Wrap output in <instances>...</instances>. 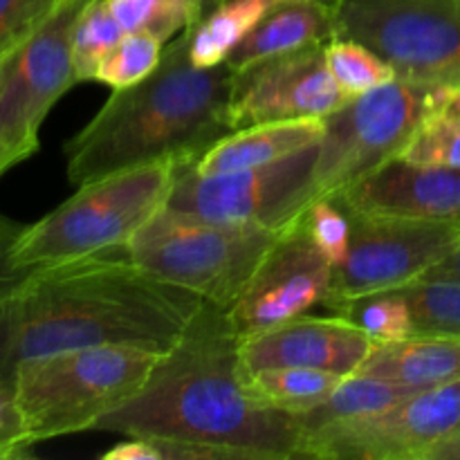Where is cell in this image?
<instances>
[{
	"mask_svg": "<svg viewBox=\"0 0 460 460\" xmlns=\"http://www.w3.org/2000/svg\"><path fill=\"white\" fill-rule=\"evenodd\" d=\"M241 337L227 310L202 301L146 385L93 431L182 443L207 460L301 458L299 416L268 407L243 380Z\"/></svg>",
	"mask_w": 460,
	"mask_h": 460,
	"instance_id": "cell-1",
	"label": "cell"
},
{
	"mask_svg": "<svg viewBox=\"0 0 460 460\" xmlns=\"http://www.w3.org/2000/svg\"><path fill=\"white\" fill-rule=\"evenodd\" d=\"M200 296L153 277L124 250L34 268L0 299V386L22 359L126 344L166 353Z\"/></svg>",
	"mask_w": 460,
	"mask_h": 460,
	"instance_id": "cell-2",
	"label": "cell"
},
{
	"mask_svg": "<svg viewBox=\"0 0 460 460\" xmlns=\"http://www.w3.org/2000/svg\"><path fill=\"white\" fill-rule=\"evenodd\" d=\"M227 63L198 67L187 30L164 45L160 66L139 84L111 94L97 115L66 144L67 180L85 184L112 171L175 160L196 164L232 133Z\"/></svg>",
	"mask_w": 460,
	"mask_h": 460,
	"instance_id": "cell-3",
	"label": "cell"
},
{
	"mask_svg": "<svg viewBox=\"0 0 460 460\" xmlns=\"http://www.w3.org/2000/svg\"><path fill=\"white\" fill-rule=\"evenodd\" d=\"M160 355L126 344L58 350L22 359L9 389L39 445L93 431L103 416L146 385Z\"/></svg>",
	"mask_w": 460,
	"mask_h": 460,
	"instance_id": "cell-4",
	"label": "cell"
},
{
	"mask_svg": "<svg viewBox=\"0 0 460 460\" xmlns=\"http://www.w3.org/2000/svg\"><path fill=\"white\" fill-rule=\"evenodd\" d=\"M180 166L175 160H157L79 184L75 196L22 227L13 243V261L22 268H40L124 250L164 209Z\"/></svg>",
	"mask_w": 460,
	"mask_h": 460,
	"instance_id": "cell-5",
	"label": "cell"
},
{
	"mask_svg": "<svg viewBox=\"0 0 460 460\" xmlns=\"http://www.w3.org/2000/svg\"><path fill=\"white\" fill-rule=\"evenodd\" d=\"M283 229L211 223L164 207L124 247L133 263L227 310Z\"/></svg>",
	"mask_w": 460,
	"mask_h": 460,
	"instance_id": "cell-6",
	"label": "cell"
},
{
	"mask_svg": "<svg viewBox=\"0 0 460 460\" xmlns=\"http://www.w3.org/2000/svg\"><path fill=\"white\" fill-rule=\"evenodd\" d=\"M458 90L395 79L349 99L323 119L310 202L340 196L382 164L402 155L418 126Z\"/></svg>",
	"mask_w": 460,
	"mask_h": 460,
	"instance_id": "cell-7",
	"label": "cell"
},
{
	"mask_svg": "<svg viewBox=\"0 0 460 460\" xmlns=\"http://www.w3.org/2000/svg\"><path fill=\"white\" fill-rule=\"evenodd\" d=\"M340 36L362 40L409 84L460 93V0H341Z\"/></svg>",
	"mask_w": 460,
	"mask_h": 460,
	"instance_id": "cell-8",
	"label": "cell"
},
{
	"mask_svg": "<svg viewBox=\"0 0 460 460\" xmlns=\"http://www.w3.org/2000/svg\"><path fill=\"white\" fill-rule=\"evenodd\" d=\"M319 142L286 160L234 173H198L180 166L166 207L180 214L238 227L286 229L310 205Z\"/></svg>",
	"mask_w": 460,
	"mask_h": 460,
	"instance_id": "cell-9",
	"label": "cell"
},
{
	"mask_svg": "<svg viewBox=\"0 0 460 460\" xmlns=\"http://www.w3.org/2000/svg\"><path fill=\"white\" fill-rule=\"evenodd\" d=\"M88 0H63L52 16L3 58L0 144L13 164L39 151V133L54 103L79 84L72 34Z\"/></svg>",
	"mask_w": 460,
	"mask_h": 460,
	"instance_id": "cell-10",
	"label": "cell"
},
{
	"mask_svg": "<svg viewBox=\"0 0 460 460\" xmlns=\"http://www.w3.org/2000/svg\"><path fill=\"white\" fill-rule=\"evenodd\" d=\"M349 254L332 268L326 308L382 290H398L443 263L458 245L460 223L349 209Z\"/></svg>",
	"mask_w": 460,
	"mask_h": 460,
	"instance_id": "cell-11",
	"label": "cell"
},
{
	"mask_svg": "<svg viewBox=\"0 0 460 460\" xmlns=\"http://www.w3.org/2000/svg\"><path fill=\"white\" fill-rule=\"evenodd\" d=\"M460 431V380L407 395L371 416L301 434V458L429 460Z\"/></svg>",
	"mask_w": 460,
	"mask_h": 460,
	"instance_id": "cell-12",
	"label": "cell"
},
{
	"mask_svg": "<svg viewBox=\"0 0 460 460\" xmlns=\"http://www.w3.org/2000/svg\"><path fill=\"white\" fill-rule=\"evenodd\" d=\"M346 102L328 72L323 45H313L234 70L227 117L232 130L263 121L326 119Z\"/></svg>",
	"mask_w": 460,
	"mask_h": 460,
	"instance_id": "cell-13",
	"label": "cell"
},
{
	"mask_svg": "<svg viewBox=\"0 0 460 460\" xmlns=\"http://www.w3.org/2000/svg\"><path fill=\"white\" fill-rule=\"evenodd\" d=\"M331 281L332 265L310 241L299 218L283 229L245 290L227 308V317L238 337L254 335L326 305Z\"/></svg>",
	"mask_w": 460,
	"mask_h": 460,
	"instance_id": "cell-14",
	"label": "cell"
},
{
	"mask_svg": "<svg viewBox=\"0 0 460 460\" xmlns=\"http://www.w3.org/2000/svg\"><path fill=\"white\" fill-rule=\"evenodd\" d=\"M373 346L376 341L341 314L314 317L308 313L241 337L238 353L243 371L317 368L349 377L362 368Z\"/></svg>",
	"mask_w": 460,
	"mask_h": 460,
	"instance_id": "cell-15",
	"label": "cell"
},
{
	"mask_svg": "<svg viewBox=\"0 0 460 460\" xmlns=\"http://www.w3.org/2000/svg\"><path fill=\"white\" fill-rule=\"evenodd\" d=\"M332 198L367 214L460 223V166H422L394 157Z\"/></svg>",
	"mask_w": 460,
	"mask_h": 460,
	"instance_id": "cell-16",
	"label": "cell"
},
{
	"mask_svg": "<svg viewBox=\"0 0 460 460\" xmlns=\"http://www.w3.org/2000/svg\"><path fill=\"white\" fill-rule=\"evenodd\" d=\"M337 34V12L328 4L319 0H274L225 63L232 70H243L263 58L326 45Z\"/></svg>",
	"mask_w": 460,
	"mask_h": 460,
	"instance_id": "cell-17",
	"label": "cell"
},
{
	"mask_svg": "<svg viewBox=\"0 0 460 460\" xmlns=\"http://www.w3.org/2000/svg\"><path fill=\"white\" fill-rule=\"evenodd\" d=\"M323 119L263 121L232 130L193 164L198 173H234L286 160L322 139Z\"/></svg>",
	"mask_w": 460,
	"mask_h": 460,
	"instance_id": "cell-18",
	"label": "cell"
},
{
	"mask_svg": "<svg viewBox=\"0 0 460 460\" xmlns=\"http://www.w3.org/2000/svg\"><path fill=\"white\" fill-rule=\"evenodd\" d=\"M358 373L418 394L460 380V340L411 335L376 344Z\"/></svg>",
	"mask_w": 460,
	"mask_h": 460,
	"instance_id": "cell-19",
	"label": "cell"
},
{
	"mask_svg": "<svg viewBox=\"0 0 460 460\" xmlns=\"http://www.w3.org/2000/svg\"><path fill=\"white\" fill-rule=\"evenodd\" d=\"M274 0H225L187 30L189 57L198 67L220 66L254 30Z\"/></svg>",
	"mask_w": 460,
	"mask_h": 460,
	"instance_id": "cell-20",
	"label": "cell"
},
{
	"mask_svg": "<svg viewBox=\"0 0 460 460\" xmlns=\"http://www.w3.org/2000/svg\"><path fill=\"white\" fill-rule=\"evenodd\" d=\"M243 380L250 394L268 407L304 416L319 407L341 385L344 376L317 368H263L243 371Z\"/></svg>",
	"mask_w": 460,
	"mask_h": 460,
	"instance_id": "cell-21",
	"label": "cell"
},
{
	"mask_svg": "<svg viewBox=\"0 0 460 460\" xmlns=\"http://www.w3.org/2000/svg\"><path fill=\"white\" fill-rule=\"evenodd\" d=\"M411 395V391L402 386L389 385V382L376 380V377L353 373L344 377L341 385L323 400L313 411L299 416L304 431L319 429V427L335 425V422L350 420V418L371 416L386 407H394L400 400Z\"/></svg>",
	"mask_w": 460,
	"mask_h": 460,
	"instance_id": "cell-22",
	"label": "cell"
},
{
	"mask_svg": "<svg viewBox=\"0 0 460 460\" xmlns=\"http://www.w3.org/2000/svg\"><path fill=\"white\" fill-rule=\"evenodd\" d=\"M398 290L411 310L416 335L460 340V277L425 274Z\"/></svg>",
	"mask_w": 460,
	"mask_h": 460,
	"instance_id": "cell-23",
	"label": "cell"
},
{
	"mask_svg": "<svg viewBox=\"0 0 460 460\" xmlns=\"http://www.w3.org/2000/svg\"><path fill=\"white\" fill-rule=\"evenodd\" d=\"M323 52L328 72L346 99H355L398 79L394 66L362 40L337 34L323 45Z\"/></svg>",
	"mask_w": 460,
	"mask_h": 460,
	"instance_id": "cell-24",
	"label": "cell"
},
{
	"mask_svg": "<svg viewBox=\"0 0 460 460\" xmlns=\"http://www.w3.org/2000/svg\"><path fill=\"white\" fill-rule=\"evenodd\" d=\"M331 313L341 314L367 332L376 344L404 340L413 332L411 310L400 290H382L337 304Z\"/></svg>",
	"mask_w": 460,
	"mask_h": 460,
	"instance_id": "cell-25",
	"label": "cell"
},
{
	"mask_svg": "<svg viewBox=\"0 0 460 460\" xmlns=\"http://www.w3.org/2000/svg\"><path fill=\"white\" fill-rule=\"evenodd\" d=\"M106 3L124 31H146L164 45L200 18V9L193 0H106Z\"/></svg>",
	"mask_w": 460,
	"mask_h": 460,
	"instance_id": "cell-26",
	"label": "cell"
},
{
	"mask_svg": "<svg viewBox=\"0 0 460 460\" xmlns=\"http://www.w3.org/2000/svg\"><path fill=\"white\" fill-rule=\"evenodd\" d=\"M402 160L422 166H460V102L452 93L409 139Z\"/></svg>",
	"mask_w": 460,
	"mask_h": 460,
	"instance_id": "cell-27",
	"label": "cell"
},
{
	"mask_svg": "<svg viewBox=\"0 0 460 460\" xmlns=\"http://www.w3.org/2000/svg\"><path fill=\"white\" fill-rule=\"evenodd\" d=\"M124 27L112 16L106 0H88L72 34V58L81 81H94L99 63L124 39Z\"/></svg>",
	"mask_w": 460,
	"mask_h": 460,
	"instance_id": "cell-28",
	"label": "cell"
},
{
	"mask_svg": "<svg viewBox=\"0 0 460 460\" xmlns=\"http://www.w3.org/2000/svg\"><path fill=\"white\" fill-rule=\"evenodd\" d=\"M164 43L146 31H126L124 39L99 63L94 81L111 85L112 90L128 88L146 79L160 66Z\"/></svg>",
	"mask_w": 460,
	"mask_h": 460,
	"instance_id": "cell-29",
	"label": "cell"
},
{
	"mask_svg": "<svg viewBox=\"0 0 460 460\" xmlns=\"http://www.w3.org/2000/svg\"><path fill=\"white\" fill-rule=\"evenodd\" d=\"M305 232L323 259L335 268L349 254L350 218L337 198H317L301 214Z\"/></svg>",
	"mask_w": 460,
	"mask_h": 460,
	"instance_id": "cell-30",
	"label": "cell"
},
{
	"mask_svg": "<svg viewBox=\"0 0 460 460\" xmlns=\"http://www.w3.org/2000/svg\"><path fill=\"white\" fill-rule=\"evenodd\" d=\"M63 0H0V57L39 30Z\"/></svg>",
	"mask_w": 460,
	"mask_h": 460,
	"instance_id": "cell-31",
	"label": "cell"
},
{
	"mask_svg": "<svg viewBox=\"0 0 460 460\" xmlns=\"http://www.w3.org/2000/svg\"><path fill=\"white\" fill-rule=\"evenodd\" d=\"M34 447L12 389L0 386V460L30 458Z\"/></svg>",
	"mask_w": 460,
	"mask_h": 460,
	"instance_id": "cell-32",
	"label": "cell"
},
{
	"mask_svg": "<svg viewBox=\"0 0 460 460\" xmlns=\"http://www.w3.org/2000/svg\"><path fill=\"white\" fill-rule=\"evenodd\" d=\"M25 225L0 216V299L13 290L34 268H22L13 261V243Z\"/></svg>",
	"mask_w": 460,
	"mask_h": 460,
	"instance_id": "cell-33",
	"label": "cell"
},
{
	"mask_svg": "<svg viewBox=\"0 0 460 460\" xmlns=\"http://www.w3.org/2000/svg\"><path fill=\"white\" fill-rule=\"evenodd\" d=\"M429 460H460V431L434 449Z\"/></svg>",
	"mask_w": 460,
	"mask_h": 460,
	"instance_id": "cell-34",
	"label": "cell"
},
{
	"mask_svg": "<svg viewBox=\"0 0 460 460\" xmlns=\"http://www.w3.org/2000/svg\"><path fill=\"white\" fill-rule=\"evenodd\" d=\"M427 274H449V277H460V238L452 254H449L443 263L436 265L434 270H429Z\"/></svg>",
	"mask_w": 460,
	"mask_h": 460,
	"instance_id": "cell-35",
	"label": "cell"
},
{
	"mask_svg": "<svg viewBox=\"0 0 460 460\" xmlns=\"http://www.w3.org/2000/svg\"><path fill=\"white\" fill-rule=\"evenodd\" d=\"M7 54H4V57H7ZM4 57H0V70H3V58ZM12 166H13V160H12V157H9L7 148H4L3 144H0V175H3L7 169H12Z\"/></svg>",
	"mask_w": 460,
	"mask_h": 460,
	"instance_id": "cell-36",
	"label": "cell"
},
{
	"mask_svg": "<svg viewBox=\"0 0 460 460\" xmlns=\"http://www.w3.org/2000/svg\"><path fill=\"white\" fill-rule=\"evenodd\" d=\"M193 3H196L198 9H200V18H202L207 12H211L214 7H218V4L225 3V0H193Z\"/></svg>",
	"mask_w": 460,
	"mask_h": 460,
	"instance_id": "cell-37",
	"label": "cell"
},
{
	"mask_svg": "<svg viewBox=\"0 0 460 460\" xmlns=\"http://www.w3.org/2000/svg\"><path fill=\"white\" fill-rule=\"evenodd\" d=\"M319 3L328 4V7H332V9H337V4H340V3H341V0H319Z\"/></svg>",
	"mask_w": 460,
	"mask_h": 460,
	"instance_id": "cell-38",
	"label": "cell"
},
{
	"mask_svg": "<svg viewBox=\"0 0 460 460\" xmlns=\"http://www.w3.org/2000/svg\"><path fill=\"white\" fill-rule=\"evenodd\" d=\"M4 389H7V386H4Z\"/></svg>",
	"mask_w": 460,
	"mask_h": 460,
	"instance_id": "cell-39",
	"label": "cell"
}]
</instances>
